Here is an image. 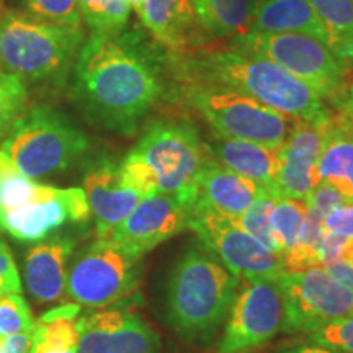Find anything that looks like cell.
Instances as JSON below:
<instances>
[{"instance_id":"obj_32","label":"cell","mask_w":353,"mask_h":353,"mask_svg":"<svg viewBox=\"0 0 353 353\" xmlns=\"http://www.w3.org/2000/svg\"><path fill=\"white\" fill-rule=\"evenodd\" d=\"M26 87L20 77L0 69V141L8 136L15 123L23 117Z\"/></svg>"},{"instance_id":"obj_22","label":"cell","mask_w":353,"mask_h":353,"mask_svg":"<svg viewBox=\"0 0 353 353\" xmlns=\"http://www.w3.org/2000/svg\"><path fill=\"white\" fill-rule=\"evenodd\" d=\"M317 183L330 185L353 205V134L335 121L332 110L314 170V187Z\"/></svg>"},{"instance_id":"obj_7","label":"cell","mask_w":353,"mask_h":353,"mask_svg":"<svg viewBox=\"0 0 353 353\" xmlns=\"http://www.w3.org/2000/svg\"><path fill=\"white\" fill-rule=\"evenodd\" d=\"M185 90L188 103L213 128L218 138L249 141L280 151L293 126L294 118L234 88L192 83Z\"/></svg>"},{"instance_id":"obj_20","label":"cell","mask_w":353,"mask_h":353,"mask_svg":"<svg viewBox=\"0 0 353 353\" xmlns=\"http://www.w3.org/2000/svg\"><path fill=\"white\" fill-rule=\"evenodd\" d=\"M206 151L223 167L252 180L260 188L275 196L278 151L249 141L223 138L213 144H206Z\"/></svg>"},{"instance_id":"obj_33","label":"cell","mask_w":353,"mask_h":353,"mask_svg":"<svg viewBox=\"0 0 353 353\" xmlns=\"http://www.w3.org/2000/svg\"><path fill=\"white\" fill-rule=\"evenodd\" d=\"M26 13L46 23L81 28L82 15L77 0H23Z\"/></svg>"},{"instance_id":"obj_14","label":"cell","mask_w":353,"mask_h":353,"mask_svg":"<svg viewBox=\"0 0 353 353\" xmlns=\"http://www.w3.org/2000/svg\"><path fill=\"white\" fill-rule=\"evenodd\" d=\"M83 188H57L54 195L0 214V229L20 242H41L65 223L90 219Z\"/></svg>"},{"instance_id":"obj_2","label":"cell","mask_w":353,"mask_h":353,"mask_svg":"<svg viewBox=\"0 0 353 353\" xmlns=\"http://www.w3.org/2000/svg\"><path fill=\"white\" fill-rule=\"evenodd\" d=\"M239 283L205 245L192 242L167 276L164 321L185 342L210 345L226 324Z\"/></svg>"},{"instance_id":"obj_21","label":"cell","mask_w":353,"mask_h":353,"mask_svg":"<svg viewBox=\"0 0 353 353\" xmlns=\"http://www.w3.org/2000/svg\"><path fill=\"white\" fill-rule=\"evenodd\" d=\"M250 32L303 33L327 44L324 26L309 0H254Z\"/></svg>"},{"instance_id":"obj_34","label":"cell","mask_w":353,"mask_h":353,"mask_svg":"<svg viewBox=\"0 0 353 353\" xmlns=\"http://www.w3.org/2000/svg\"><path fill=\"white\" fill-rule=\"evenodd\" d=\"M34 319L21 294H10L0 299V337L32 332Z\"/></svg>"},{"instance_id":"obj_13","label":"cell","mask_w":353,"mask_h":353,"mask_svg":"<svg viewBox=\"0 0 353 353\" xmlns=\"http://www.w3.org/2000/svg\"><path fill=\"white\" fill-rule=\"evenodd\" d=\"M188 216L190 211L174 195L154 193L144 196L107 239L143 259L144 254L188 229Z\"/></svg>"},{"instance_id":"obj_9","label":"cell","mask_w":353,"mask_h":353,"mask_svg":"<svg viewBox=\"0 0 353 353\" xmlns=\"http://www.w3.org/2000/svg\"><path fill=\"white\" fill-rule=\"evenodd\" d=\"M231 50L272 61L329 101L339 92L345 74L327 44L303 33L249 32L232 38Z\"/></svg>"},{"instance_id":"obj_29","label":"cell","mask_w":353,"mask_h":353,"mask_svg":"<svg viewBox=\"0 0 353 353\" xmlns=\"http://www.w3.org/2000/svg\"><path fill=\"white\" fill-rule=\"evenodd\" d=\"M77 3L82 19L94 33H120L131 13L126 0H77Z\"/></svg>"},{"instance_id":"obj_24","label":"cell","mask_w":353,"mask_h":353,"mask_svg":"<svg viewBox=\"0 0 353 353\" xmlns=\"http://www.w3.org/2000/svg\"><path fill=\"white\" fill-rule=\"evenodd\" d=\"M254 0H192L195 25L214 39L236 38L252 30Z\"/></svg>"},{"instance_id":"obj_11","label":"cell","mask_w":353,"mask_h":353,"mask_svg":"<svg viewBox=\"0 0 353 353\" xmlns=\"http://www.w3.org/2000/svg\"><path fill=\"white\" fill-rule=\"evenodd\" d=\"M283 298L281 332L309 334L330 321L353 314V293L324 267L285 272L278 278Z\"/></svg>"},{"instance_id":"obj_42","label":"cell","mask_w":353,"mask_h":353,"mask_svg":"<svg viewBox=\"0 0 353 353\" xmlns=\"http://www.w3.org/2000/svg\"><path fill=\"white\" fill-rule=\"evenodd\" d=\"M276 353H337L330 348H325L322 345L312 342H303V343H294V345H288L285 348H280Z\"/></svg>"},{"instance_id":"obj_35","label":"cell","mask_w":353,"mask_h":353,"mask_svg":"<svg viewBox=\"0 0 353 353\" xmlns=\"http://www.w3.org/2000/svg\"><path fill=\"white\" fill-rule=\"evenodd\" d=\"M307 341L337 353H353V314L330 321L307 334Z\"/></svg>"},{"instance_id":"obj_26","label":"cell","mask_w":353,"mask_h":353,"mask_svg":"<svg viewBox=\"0 0 353 353\" xmlns=\"http://www.w3.org/2000/svg\"><path fill=\"white\" fill-rule=\"evenodd\" d=\"M57 187L43 185L28 179L13 167L0 152V214L8 213L28 203L54 195Z\"/></svg>"},{"instance_id":"obj_3","label":"cell","mask_w":353,"mask_h":353,"mask_svg":"<svg viewBox=\"0 0 353 353\" xmlns=\"http://www.w3.org/2000/svg\"><path fill=\"white\" fill-rule=\"evenodd\" d=\"M180 64L195 83L234 88L294 120L317 121L329 113L324 99L307 83L262 57L234 50H206Z\"/></svg>"},{"instance_id":"obj_40","label":"cell","mask_w":353,"mask_h":353,"mask_svg":"<svg viewBox=\"0 0 353 353\" xmlns=\"http://www.w3.org/2000/svg\"><path fill=\"white\" fill-rule=\"evenodd\" d=\"M322 267L327 270V273L339 283L345 286L348 291L353 293V262H345V260H334V262L324 263Z\"/></svg>"},{"instance_id":"obj_15","label":"cell","mask_w":353,"mask_h":353,"mask_svg":"<svg viewBox=\"0 0 353 353\" xmlns=\"http://www.w3.org/2000/svg\"><path fill=\"white\" fill-rule=\"evenodd\" d=\"M77 353H162L159 334L138 314L101 311L77 319Z\"/></svg>"},{"instance_id":"obj_30","label":"cell","mask_w":353,"mask_h":353,"mask_svg":"<svg viewBox=\"0 0 353 353\" xmlns=\"http://www.w3.org/2000/svg\"><path fill=\"white\" fill-rule=\"evenodd\" d=\"M79 327L76 319L38 321L33 327V342L30 353L77 350Z\"/></svg>"},{"instance_id":"obj_23","label":"cell","mask_w":353,"mask_h":353,"mask_svg":"<svg viewBox=\"0 0 353 353\" xmlns=\"http://www.w3.org/2000/svg\"><path fill=\"white\" fill-rule=\"evenodd\" d=\"M139 19L152 37L170 50H183L195 25L192 0H144Z\"/></svg>"},{"instance_id":"obj_46","label":"cell","mask_w":353,"mask_h":353,"mask_svg":"<svg viewBox=\"0 0 353 353\" xmlns=\"http://www.w3.org/2000/svg\"><path fill=\"white\" fill-rule=\"evenodd\" d=\"M2 13H3V7H2V2H0V17H2Z\"/></svg>"},{"instance_id":"obj_10","label":"cell","mask_w":353,"mask_h":353,"mask_svg":"<svg viewBox=\"0 0 353 353\" xmlns=\"http://www.w3.org/2000/svg\"><path fill=\"white\" fill-rule=\"evenodd\" d=\"M188 229L232 275L242 281L278 280L285 270L283 260L245 232L237 221L208 206L195 203L190 210Z\"/></svg>"},{"instance_id":"obj_45","label":"cell","mask_w":353,"mask_h":353,"mask_svg":"<svg viewBox=\"0 0 353 353\" xmlns=\"http://www.w3.org/2000/svg\"><path fill=\"white\" fill-rule=\"evenodd\" d=\"M46 353H77V350H65V352H46Z\"/></svg>"},{"instance_id":"obj_1","label":"cell","mask_w":353,"mask_h":353,"mask_svg":"<svg viewBox=\"0 0 353 353\" xmlns=\"http://www.w3.org/2000/svg\"><path fill=\"white\" fill-rule=\"evenodd\" d=\"M162 94L151 61L131 39L94 33L74 69V97L90 125L131 136Z\"/></svg>"},{"instance_id":"obj_8","label":"cell","mask_w":353,"mask_h":353,"mask_svg":"<svg viewBox=\"0 0 353 353\" xmlns=\"http://www.w3.org/2000/svg\"><path fill=\"white\" fill-rule=\"evenodd\" d=\"M141 273L139 257L112 239L97 237L70 259L68 298L85 307L112 306L138 290Z\"/></svg>"},{"instance_id":"obj_31","label":"cell","mask_w":353,"mask_h":353,"mask_svg":"<svg viewBox=\"0 0 353 353\" xmlns=\"http://www.w3.org/2000/svg\"><path fill=\"white\" fill-rule=\"evenodd\" d=\"M273 201H275V196L270 195L268 192H263L262 195L247 208L245 213L241 216L237 224H239L245 232H249L254 239H257L260 244L267 247L270 252L276 254L278 257H280V245H278L270 219Z\"/></svg>"},{"instance_id":"obj_44","label":"cell","mask_w":353,"mask_h":353,"mask_svg":"<svg viewBox=\"0 0 353 353\" xmlns=\"http://www.w3.org/2000/svg\"><path fill=\"white\" fill-rule=\"evenodd\" d=\"M126 2H128V6H130L131 8H134V12L139 15L141 10H143L144 0H126Z\"/></svg>"},{"instance_id":"obj_37","label":"cell","mask_w":353,"mask_h":353,"mask_svg":"<svg viewBox=\"0 0 353 353\" xmlns=\"http://www.w3.org/2000/svg\"><path fill=\"white\" fill-rule=\"evenodd\" d=\"M306 203L309 208L317 211V213H321L322 216L329 214L330 211L347 205L345 198L327 183H317L316 187L311 190V193H309Z\"/></svg>"},{"instance_id":"obj_18","label":"cell","mask_w":353,"mask_h":353,"mask_svg":"<svg viewBox=\"0 0 353 353\" xmlns=\"http://www.w3.org/2000/svg\"><path fill=\"white\" fill-rule=\"evenodd\" d=\"M74 237L59 234L30 249L25 259V281L39 303H63L68 298V270L76 250Z\"/></svg>"},{"instance_id":"obj_12","label":"cell","mask_w":353,"mask_h":353,"mask_svg":"<svg viewBox=\"0 0 353 353\" xmlns=\"http://www.w3.org/2000/svg\"><path fill=\"white\" fill-rule=\"evenodd\" d=\"M283 298L278 280L244 281L224 324L218 353H250L281 330Z\"/></svg>"},{"instance_id":"obj_39","label":"cell","mask_w":353,"mask_h":353,"mask_svg":"<svg viewBox=\"0 0 353 353\" xmlns=\"http://www.w3.org/2000/svg\"><path fill=\"white\" fill-rule=\"evenodd\" d=\"M330 103L335 112L353 114V68L345 70L342 85L334 95V99L330 100Z\"/></svg>"},{"instance_id":"obj_17","label":"cell","mask_w":353,"mask_h":353,"mask_svg":"<svg viewBox=\"0 0 353 353\" xmlns=\"http://www.w3.org/2000/svg\"><path fill=\"white\" fill-rule=\"evenodd\" d=\"M83 192L95 218L97 237L100 239L110 237L113 229L144 198L125 182L120 164L110 159H101L88 167L83 176Z\"/></svg>"},{"instance_id":"obj_38","label":"cell","mask_w":353,"mask_h":353,"mask_svg":"<svg viewBox=\"0 0 353 353\" xmlns=\"http://www.w3.org/2000/svg\"><path fill=\"white\" fill-rule=\"evenodd\" d=\"M324 229L325 232L337 234V236L353 239V205L341 206V208L330 211L324 216Z\"/></svg>"},{"instance_id":"obj_6","label":"cell","mask_w":353,"mask_h":353,"mask_svg":"<svg viewBox=\"0 0 353 353\" xmlns=\"http://www.w3.org/2000/svg\"><path fill=\"white\" fill-rule=\"evenodd\" d=\"M88 151V138L65 114L33 108L15 123L0 152L28 179L63 174Z\"/></svg>"},{"instance_id":"obj_28","label":"cell","mask_w":353,"mask_h":353,"mask_svg":"<svg viewBox=\"0 0 353 353\" xmlns=\"http://www.w3.org/2000/svg\"><path fill=\"white\" fill-rule=\"evenodd\" d=\"M307 213V203L291 198H275L272 206V228L280 245V257L283 260L286 255L294 250L298 244L299 234Z\"/></svg>"},{"instance_id":"obj_16","label":"cell","mask_w":353,"mask_h":353,"mask_svg":"<svg viewBox=\"0 0 353 353\" xmlns=\"http://www.w3.org/2000/svg\"><path fill=\"white\" fill-rule=\"evenodd\" d=\"M329 113L317 121H293L283 145L278 151L276 198L307 200L314 188V170L324 144Z\"/></svg>"},{"instance_id":"obj_43","label":"cell","mask_w":353,"mask_h":353,"mask_svg":"<svg viewBox=\"0 0 353 353\" xmlns=\"http://www.w3.org/2000/svg\"><path fill=\"white\" fill-rule=\"evenodd\" d=\"M332 113H334L335 121H337L339 125H341L342 128H345L348 132H352V134H353V114L335 112V110H332Z\"/></svg>"},{"instance_id":"obj_27","label":"cell","mask_w":353,"mask_h":353,"mask_svg":"<svg viewBox=\"0 0 353 353\" xmlns=\"http://www.w3.org/2000/svg\"><path fill=\"white\" fill-rule=\"evenodd\" d=\"M325 239L324 216L307 206L298 244L291 254L283 259L286 272H299L322 265V245Z\"/></svg>"},{"instance_id":"obj_5","label":"cell","mask_w":353,"mask_h":353,"mask_svg":"<svg viewBox=\"0 0 353 353\" xmlns=\"http://www.w3.org/2000/svg\"><path fill=\"white\" fill-rule=\"evenodd\" d=\"M82 41L81 28L51 25L13 10L0 17V64L23 82L63 74L76 61Z\"/></svg>"},{"instance_id":"obj_19","label":"cell","mask_w":353,"mask_h":353,"mask_svg":"<svg viewBox=\"0 0 353 353\" xmlns=\"http://www.w3.org/2000/svg\"><path fill=\"white\" fill-rule=\"evenodd\" d=\"M196 187L198 203L232 221H239L247 208L265 192L252 180L221 165L210 154L203 162Z\"/></svg>"},{"instance_id":"obj_4","label":"cell","mask_w":353,"mask_h":353,"mask_svg":"<svg viewBox=\"0 0 353 353\" xmlns=\"http://www.w3.org/2000/svg\"><path fill=\"white\" fill-rule=\"evenodd\" d=\"M208 151L187 121H157L120 164L125 182L143 196L174 195L188 211L198 198V176Z\"/></svg>"},{"instance_id":"obj_36","label":"cell","mask_w":353,"mask_h":353,"mask_svg":"<svg viewBox=\"0 0 353 353\" xmlns=\"http://www.w3.org/2000/svg\"><path fill=\"white\" fill-rule=\"evenodd\" d=\"M21 294V281L8 245L0 239V299Z\"/></svg>"},{"instance_id":"obj_41","label":"cell","mask_w":353,"mask_h":353,"mask_svg":"<svg viewBox=\"0 0 353 353\" xmlns=\"http://www.w3.org/2000/svg\"><path fill=\"white\" fill-rule=\"evenodd\" d=\"M33 342V330L26 334L0 337V353H30Z\"/></svg>"},{"instance_id":"obj_25","label":"cell","mask_w":353,"mask_h":353,"mask_svg":"<svg viewBox=\"0 0 353 353\" xmlns=\"http://www.w3.org/2000/svg\"><path fill=\"white\" fill-rule=\"evenodd\" d=\"M343 69L353 68V0H309Z\"/></svg>"}]
</instances>
